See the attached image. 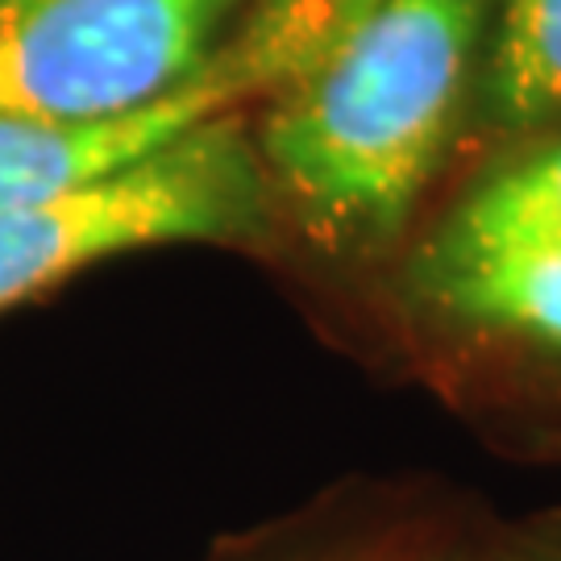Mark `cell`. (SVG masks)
Masks as SVG:
<instances>
[{
  "label": "cell",
  "mask_w": 561,
  "mask_h": 561,
  "mask_svg": "<svg viewBox=\"0 0 561 561\" xmlns=\"http://www.w3.org/2000/svg\"><path fill=\"white\" fill-rule=\"evenodd\" d=\"M561 250V129L479 175L445 213L408 271H454L474 262L528 259Z\"/></svg>",
  "instance_id": "obj_4"
},
{
  "label": "cell",
  "mask_w": 561,
  "mask_h": 561,
  "mask_svg": "<svg viewBox=\"0 0 561 561\" xmlns=\"http://www.w3.org/2000/svg\"><path fill=\"white\" fill-rule=\"evenodd\" d=\"M304 561H491V553L474 558L470 549H458L449 541H375L362 549H341V553Z\"/></svg>",
  "instance_id": "obj_7"
},
{
  "label": "cell",
  "mask_w": 561,
  "mask_h": 561,
  "mask_svg": "<svg viewBox=\"0 0 561 561\" xmlns=\"http://www.w3.org/2000/svg\"><path fill=\"white\" fill-rule=\"evenodd\" d=\"M271 187L238 117L213 121L180 146L83 187L0 217V312L88 266L180 241L262 233Z\"/></svg>",
  "instance_id": "obj_2"
},
{
  "label": "cell",
  "mask_w": 561,
  "mask_h": 561,
  "mask_svg": "<svg viewBox=\"0 0 561 561\" xmlns=\"http://www.w3.org/2000/svg\"><path fill=\"white\" fill-rule=\"evenodd\" d=\"M479 108L503 134L561 121V0H495Z\"/></svg>",
  "instance_id": "obj_6"
},
{
  "label": "cell",
  "mask_w": 561,
  "mask_h": 561,
  "mask_svg": "<svg viewBox=\"0 0 561 561\" xmlns=\"http://www.w3.org/2000/svg\"><path fill=\"white\" fill-rule=\"evenodd\" d=\"M491 561H561V520H537L503 537L491 549Z\"/></svg>",
  "instance_id": "obj_8"
},
{
  "label": "cell",
  "mask_w": 561,
  "mask_h": 561,
  "mask_svg": "<svg viewBox=\"0 0 561 561\" xmlns=\"http://www.w3.org/2000/svg\"><path fill=\"white\" fill-rule=\"evenodd\" d=\"M495 0H362L266 96L259 162L271 196L333 254L403 233L470 101Z\"/></svg>",
  "instance_id": "obj_1"
},
{
  "label": "cell",
  "mask_w": 561,
  "mask_h": 561,
  "mask_svg": "<svg viewBox=\"0 0 561 561\" xmlns=\"http://www.w3.org/2000/svg\"><path fill=\"white\" fill-rule=\"evenodd\" d=\"M408 300L470 337L561 362V250L454 271H408Z\"/></svg>",
  "instance_id": "obj_5"
},
{
  "label": "cell",
  "mask_w": 561,
  "mask_h": 561,
  "mask_svg": "<svg viewBox=\"0 0 561 561\" xmlns=\"http://www.w3.org/2000/svg\"><path fill=\"white\" fill-rule=\"evenodd\" d=\"M345 4H358V0H345Z\"/></svg>",
  "instance_id": "obj_9"
},
{
  "label": "cell",
  "mask_w": 561,
  "mask_h": 561,
  "mask_svg": "<svg viewBox=\"0 0 561 561\" xmlns=\"http://www.w3.org/2000/svg\"><path fill=\"white\" fill-rule=\"evenodd\" d=\"M254 0H0V121L138 113L204 76Z\"/></svg>",
  "instance_id": "obj_3"
}]
</instances>
